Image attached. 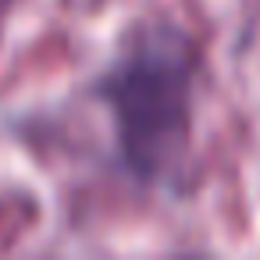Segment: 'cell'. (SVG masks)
Wrapping results in <instances>:
<instances>
[{
    "label": "cell",
    "instance_id": "6da1fadb",
    "mask_svg": "<svg viewBox=\"0 0 260 260\" xmlns=\"http://www.w3.org/2000/svg\"><path fill=\"white\" fill-rule=\"evenodd\" d=\"M196 36L171 18L128 25L86 93L111 118L114 168L139 189L182 192L200 79Z\"/></svg>",
    "mask_w": 260,
    "mask_h": 260
}]
</instances>
